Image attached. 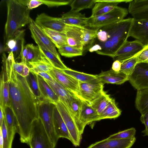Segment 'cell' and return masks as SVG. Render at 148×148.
I'll use <instances>...</instances> for the list:
<instances>
[{"instance_id":"cell-1","label":"cell","mask_w":148,"mask_h":148,"mask_svg":"<svg viewBox=\"0 0 148 148\" xmlns=\"http://www.w3.org/2000/svg\"><path fill=\"white\" fill-rule=\"evenodd\" d=\"M12 61H4L3 72L9 84L11 106L17 119L20 141L28 144L32 123L39 117L38 100L26 78L13 70Z\"/></svg>"},{"instance_id":"cell-2","label":"cell","mask_w":148,"mask_h":148,"mask_svg":"<svg viewBox=\"0 0 148 148\" xmlns=\"http://www.w3.org/2000/svg\"><path fill=\"white\" fill-rule=\"evenodd\" d=\"M134 20L133 18L124 19L97 28L95 41L88 51L113 58L127 41Z\"/></svg>"},{"instance_id":"cell-3","label":"cell","mask_w":148,"mask_h":148,"mask_svg":"<svg viewBox=\"0 0 148 148\" xmlns=\"http://www.w3.org/2000/svg\"><path fill=\"white\" fill-rule=\"evenodd\" d=\"M7 15L5 27V43L22 27L29 24L30 10L21 0L6 1Z\"/></svg>"},{"instance_id":"cell-4","label":"cell","mask_w":148,"mask_h":148,"mask_svg":"<svg viewBox=\"0 0 148 148\" xmlns=\"http://www.w3.org/2000/svg\"><path fill=\"white\" fill-rule=\"evenodd\" d=\"M55 106L62 117L68 130L71 142L75 147L79 146L86 125L75 116L72 111L59 100Z\"/></svg>"},{"instance_id":"cell-5","label":"cell","mask_w":148,"mask_h":148,"mask_svg":"<svg viewBox=\"0 0 148 148\" xmlns=\"http://www.w3.org/2000/svg\"><path fill=\"white\" fill-rule=\"evenodd\" d=\"M37 105L39 117L54 148L59 139L55 133L54 126L53 112L55 105L48 100L43 99L38 101Z\"/></svg>"},{"instance_id":"cell-6","label":"cell","mask_w":148,"mask_h":148,"mask_svg":"<svg viewBox=\"0 0 148 148\" xmlns=\"http://www.w3.org/2000/svg\"><path fill=\"white\" fill-rule=\"evenodd\" d=\"M128 13L127 9L117 6L109 12L87 18L85 27L97 29L121 21L124 19Z\"/></svg>"},{"instance_id":"cell-7","label":"cell","mask_w":148,"mask_h":148,"mask_svg":"<svg viewBox=\"0 0 148 148\" xmlns=\"http://www.w3.org/2000/svg\"><path fill=\"white\" fill-rule=\"evenodd\" d=\"M28 144L30 148H53L39 117L32 123Z\"/></svg>"},{"instance_id":"cell-8","label":"cell","mask_w":148,"mask_h":148,"mask_svg":"<svg viewBox=\"0 0 148 148\" xmlns=\"http://www.w3.org/2000/svg\"><path fill=\"white\" fill-rule=\"evenodd\" d=\"M103 85L98 79L91 83L79 82V90L77 96L90 104L104 92Z\"/></svg>"},{"instance_id":"cell-9","label":"cell","mask_w":148,"mask_h":148,"mask_svg":"<svg viewBox=\"0 0 148 148\" xmlns=\"http://www.w3.org/2000/svg\"><path fill=\"white\" fill-rule=\"evenodd\" d=\"M129 77L128 81L137 90L148 88V64H137L133 73Z\"/></svg>"},{"instance_id":"cell-10","label":"cell","mask_w":148,"mask_h":148,"mask_svg":"<svg viewBox=\"0 0 148 148\" xmlns=\"http://www.w3.org/2000/svg\"><path fill=\"white\" fill-rule=\"evenodd\" d=\"M145 46L137 40L127 41L117 51L113 58L114 61H121L129 59L136 56Z\"/></svg>"},{"instance_id":"cell-11","label":"cell","mask_w":148,"mask_h":148,"mask_svg":"<svg viewBox=\"0 0 148 148\" xmlns=\"http://www.w3.org/2000/svg\"><path fill=\"white\" fill-rule=\"evenodd\" d=\"M35 21L42 29L48 28L65 34L69 26L60 21L58 18L51 17L45 13L38 14Z\"/></svg>"},{"instance_id":"cell-12","label":"cell","mask_w":148,"mask_h":148,"mask_svg":"<svg viewBox=\"0 0 148 148\" xmlns=\"http://www.w3.org/2000/svg\"><path fill=\"white\" fill-rule=\"evenodd\" d=\"M29 29L31 36L42 43L47 49L58 58H60L56 49V47L43 29L32 18L29 24Z\"/></svg>"},{"instance_id":"cell-13","label":"cell","mask_w":148,"mask_h":148,"mask_svg":"<svg viewBox=\"0 0 148 148\" xmlns=\"http://www.w3.org/2000/svg\"><path fill=\"white\" fill-rule=\"evenodd\" d=\"M52 77L68 90L77 95L79 90V82L61 70L53 67L49 73Z\"/></svg>"},{"instance_id":"cell-14","label":"cell","mask_w":148,"mask_h":148,"mask_svg":"<svg viewBox=\"0 0 148 148\" xmlns=\"http://www.w3.org/2000/svg\"><path fill=\"white\" fill-rule=\"evenodd\" d=\"M129 37L138 40L144 46L148 45V19L134 20Z\"/></svg>"},{"instance_id":"cell-15","label":"cell","mask_w":148,"mask_h":148,"mask_svg":"<svg viewBox=\"0 0 148 148\" xmlns=\"http://www.w3.org/2000/svg\"><path fill=\"white\" fill-rule=\"evenodd\" d=\"M136 139L135 137L125 139L106 138L91 144L87 148H131Z\"/></svg>"},{"instance_id":"cell-16","label":"cell","mask_w":148,"mask_h":148,"mask_svg":"<svg viewBox=\"0 0 148 148\" xmlns=\"http://www.w3.org/2000/svg\"><path fill=\"white\" fill-rule=\"evenodd\" d=\"M128 10L134 20L147 19L148 0H131Z\"/></svg>"},{"instance_id":"cell-17","label":"cell","mask_w":148,"mask_h":148,"mask_svg":"<svg viewBox=\"0 0 148 148\" xmlns=\"http://www.w3.org/2000/svg\"><path fill=\"white\" fill-rule=\"evenodd\" d=\"M96 76L97 79L103 84H112L120 85L129 79V77L121 71L116 72L111 69L102 71Z\"/></svg>"},{"instance_id":"cell-18","label":"cell","mask_w":148,"mask_h":148,"mask_svg":"<svg viewBox=\"0 0 148 148\" xmlns=\"http://www.w3.org/2000/svg\"><path fill=\"white\" fill-rule=\"evenodd\" d=\"M85 27L69 25L65 33L67 38V44L82 50L83 32Z\"/></svg>"},{"instance_id":"cell-19","label":"cell","mask_w":148,"mask_h":148,"mask_svg":"<svg viewBox=\"0 0 148 148\" xmlns=\"http://www.w3.org/2000/svg\"><path fill=\"white\" fill-rule=\"evenodd\" d=\"M131 0H96L91 16L103 14L114 10L121 2L129 3Z\"/></svg>"},{"instance_id":"cell-20","label":"cell","mask_w":148,"mask_h":148,"mask_svg":"<svg viewBox=\"0 0 148 148\" xmlns=\"http://www.w3.org/2000/svg\"><path fill=\"white\" fill-rule=\"evenodd\" d=\"M52 82L45 80L58 97L60 101L70 109L71 103L72 99L77 96L58 82L54 79Z\"/></svg>"},{"instance_id":"cell-21","label":"cell","mask_w":148,"mask_h":148,"mask_svg":"<svg viewBox=\"0 0 148 148\" xmlns=\"http://www.w3.org/2000/svg\"><path fill=\"white\" fill-rule=\"evenodd\" d=\"M58 18L60 21L67 25L85 27L87 19L85 14L71 10Z\"/></svg>"},{"instance_id":"cell-22","label":"cell","mask_w":148,"mask_h":148,"mask_svg":"<svg viewBox=\"0 0 148 148\" xmlns=\"http://www.w3.org/2000/svg\"><path fill=\"white\" fill-rule=\"evenodd\" d=\"M82 109L79 119L86 125L93 122L100 121L99 115L90 104L82 100Z\"/></svg>"},{"instance_id":"cell-23","label":"cell","mask_w":148,"mask_h":148,"mask_svg":"<svg viewBox=\"0 0 148 148\" xmlns=\"http://www.w3.org/2000/svg\"><path fill=\"white\" fill-rule=\"evenodd\" d=\"M53 118L55 131L58 138H65L71 141L66 126L56 106L54 110Z\"/></svg>"},{"instance_id":"cell-24","label":"cell","mask_w":148,"mask_h":148,"mask_svg":"<svg viewBox=\"0 0 148 148\" xmlns=\"http://www.w3.org/2000/svg\"><path fill=\"white\" fill-rule=\"evenodd\" d=\"M37 78L39 88L42 98L55 104L60 100L58 97L43 78L38 75Z\"/></svg>"},{"instance_id":"cell-25","label":"cell","mask_w":148,"mask_h":148,"mask_svg":"<svg viewBox=\"0 0 148 148\" xmlns=\"http://www.w3.org/2000/svg\"><path fill=\"white\" fill-rule=\"evenodd\" d=\"M10 106L11 103L9 84L3 72L0 78V107L3 112L6 107Z\"/></svg>"},{"instance_id":"cell-26","label":"cell","mask_w":148,"mask_h":148,"mask_svg":"<svg viewBox=\"0 0 148 148\" xmlns=\"http://www.w3.org/2000/svg\"><path fill=\"white\" fill-rule=\"evenodd\" d=\"M135 104L141 115L148 112V88L137 90Z\"/></svg>"},{"instance_id":"cell-27","label":"cell","mask_w":148,"mask_h":148,"mask_svg":"<svg viewBox=\"0 0 148 148\" xmlns=\"http://www.w3.org/2000/svg\"><path fill=\"white\" fill-rule=\"evenodd\" d=\"M3 113L8 130L18 133V127L17 119L11 106L6 107Z\"/></svg>"},{"instance_id":"cell-28","label":"cell","mask_w":148,"mask_h":148,"mask_svg":"<svg viewBox=\"0 0 148 148\" xmlns=\"http://www.w3.org/2000/svg\"><path fill=\"white\" fill-rule=\"evenodd\" d=\"M97 31V28H84L83 36V54L88 51L93 45L96 38Z\"/></svg>"},{"instance_id":"cell-29","label":"cell","mask_w":148,"mask_h":148,"mask_svg":"<svg viewBox=\"0 0 148 148\" xmlns=\"http://www.w3.org/2000/svg\"><path fill=\"white\" fill-rule=\"evenodd\" d=\"M121 114V111L116 106L114 99L112 98L107 107L99 115V120L116 118Z\"/></svg>"},{"instance_id":"cell-30","label":"cell","mask_w":148,"mask_h":148,"mask_svg":"<svg viewBox=\"0 0 148 148\" xmlns=\"http://www.w3.org/2000/svg\"><path fill=\"white\" fill-rule=\"evenodd\" d=\"M27 49V56L25 59V64L28 65L29 62H35L46 59L41 53L38 46L32 44L26 45Z\"/></svg>"},{"instance_id":"cell-31","label":"cell","mask_w":148,"mask_h":148,"mask_svg":"<svg viewBox=\"0 0 148 148\" xmlns=\"http://www.w3.org/2000/svg\"><path fill=\"white\" fill-rule=\"evenodd\" d=\"M42 29L58 49L67 44V38L65 34L48 28Z\"/></svg>"},{"instance_id":"cell-32","label":"cell","mask_w":148,"mask_h":148,"mask_svg":"<svg viewBox=\"0 0 148 148\" xmlns=\"http://www.w3.org/2000/svg\"><path fill=\"white\" fill-rule=\"evenodd\" d=\"M38 47L46 59L53 67L61 70L69 68L64 64L60 58L58 57L49 51L43 48Z\"/></svg>"},{"instance_id":"cell-33","label":"cell","mask_w":148,"mask_h":148,"mask_svg":"<svg viewBox=\"0 0 148 148\" xmlns=\"http://www.w3.org/2000/svg\"><path fill=\"white\" fill-rule=\"evenodd\" d=\"M60 70L80 82L91 83L97 79L96 75H91L78 72L69 68L67 69Z\"/></svg>"},{"instance_id":"cell-34","label":"cell","mask_w":148,"mask_h":148,"mask_svg":"<svg viewBox=\"0 0 148 148\" xmlns=\"http://www.w3.org/2000/svg\"><path fill=\"white\" fill-rule=\"evenodd\" d=\"M111 98L110 95L104 91L90 105L99 115L107 107Z\"/></svg>"},{"instance_id":"cell-35","label":"cell","mask_w":148,"mask_h":148,"mask_svg":"<svg viewBox=\"0 0 148 148\" xmlns=\"http://www.w3.org/2000/svg\"><path fill=\"white\" fill-rule=\"evenodd\" d=\"M58 51L62 56L67 58H72L83 55L82 49L67 44L60 47L58 49Z\"/></svg>"},{"instance_id":"cell-36","label":"cell","mask_w":148,"mask_h":148,"mask_svg":"<svg viewBox=\"0 0 148 148\" xmlns=\"http://www.w3.org/2000/svg\"><path fill=\"white\" fill-rule=\"evenodd\" d=\"M26 78L38 101L43 99L39 88L37 75L30 72L29 75Z\"/></svg>"},{"instance_id":"cell-37","label":"cell","mask_w":148,"mask_h":148,"mask_svg":"<svg viewBox=\"0 0 148 148\" xmlns=\"http://www.w3.org/2000/svg\"><path fill=\"white\" fill-rule=\"evenodd\" d=\"M96 3V0H73L70 4V10L79 12L82 10L91 8Z\"/></svg>"},{"instance_id":"cell-38","label":"cell","mask_w":148,"mask_h":148,"mask_svg":"<svg viewBox=\"0 0 148 148\" xmlns=\"http://www.w3.org/2000/svg\"><path fill=\"white\" fill-rule=\"evenodd\" d=\"M1 128L3 140V148H12L15 133L8 131L4 118Z\"/></svg>"},{"instance_id":"cell-39","label":"cell","mask_w":148,"mask_h":148,"mask_svg":"<svg viewBox=\"0 0 148 148\" xmlns=\"http://www.w3.org/2000/svg\"><path fill=\"white\" fill-rule=\"evenodd\" d=\"M135 56L123 61H121L122 64L120 71L128 76L132 74L136 66L138 64Z\"/></svg>"},{"instance_id":"cell-40","label":"cell","mask_w":148,"mask_h":148,"mask_svg":"<svg viewBox=\"0 0 148 148\" xmlns=\"http://www.w3.org/2000/svg\"><path fill=\"white\" fill-rule=\"evenodd\" d=\"M27 66L29 68H32L39 71L49 73L53 67L46 59L35 62H29Z\"/></svg>"},{"instance_id":"cell-41","label":"cell","mask_w":148,"mask_h":148,"mask_svg":"<svg viewBox=\"0 0 148 148\" xmlns=\"http://www.w3.org/2000/svg\"><path fill=\"white\" fill-rule=\"evenodd\" d=\"M136 130L133 127L119 132L109 136V139H125L134 137L136 134Z\"/></svg>"},{"instance_id":"cell-42","label":"cell","mask_w":148,"mask_h":148,"mask_svg":"<svg viewBox=\"0 0 148 148\" xmlns=\"http://www.w3.org/2000/svg\"><path fill=\"white\" fill-rule=\"evenodd\" d=\"M12 66L14 71L22 77H26L29 74L30 69L27 65L21 62H16L14 58L13 59Z\"/></svg>"},{"instance_id":"cell-43","label":"cell","mask_w":148,"mask_h":148,"mask_svg":"<svg viewBox=\"0 0 148 148\" xmlns=\"http://www.w3.org/2000/svg\"><path fill=\"white\" fill-rule=\"evenodd\" d=\"M82 100L77 96L72 99L71 103V109L72 112L78 118L82 109Z\"/></svg>"},{"instance_id":"cell-44","label":"cell","mask_w":148,"mask_h":148,"mask_svg":"<svg viewBox=\"0 0 148 148\" xmlns=\"http://www.w3.org/2000/svg\"><path fill=\"white\" fill-rule=\"evenodd\" d=\"M42 4L48 7H58L70 4L73 1L71 0H40Z\"/></svg>"},{"instance_id":"cell-45","label":"cell","mask_w":148,"mask_h":148,"mask_svg":"<svg viewBox=\"0 0 148 148\" xmlns=\"http://www.w3.org/2000/svg\"><path fill=\"white\" fill-rule=\"evenodd\" d=\"M135 57L138 63L148 64V45L145 46L144 48Z\"/></svg>"},{"instance_id":"cell-46","label":"cell","mask_w":148,"mask_h":148,"mask_svg":"<svg viewBox=\"0 0 148 148\" xmlns=\"http://www.w3.org/2000/svg\"><path fill=\"white\" fill-rule=\"evenodd\" d=\"M30 72L33 73L37 75H39L45 80L53 82L54 81V79L48 73L39 71L35 69L30 68Z\"/></svg>"},{"instance_id":"cell-47","label":"cell","mask_w":148,"mask_h":148,"mask_svg":"<svg viewBox=\"0 0 148 148\" xmlns=\"http://www.w3.org/2000/svg\"><path fill=\"white\" fill-rule=\"evenodd\" d=\"M140 120L145 125V129L141 132L143 134V136H148V112L143 114L141 115Z\"/></svg>"},{"instance_id":"cell-48","label":"cell","mask_w":148,"mask_h":148,"mask_svg":"<svg viewBox=\"0 0 148 148\" xmlns=\"http://www.w3.org/2000/svg\"><path fill=\"white\" fill-rule=\"evenodd\" d=\"M42 4L40 0H27L26 5L30 10Z\"/></svg>"},{"instance_id":"cell-49","label":"cell","mask_w":148,"mask_h":148,"mask_svg":"<svg viewBox=\"0 0 148 148\" xmlns=\"http://www.w3.org/2000/svg\"><path fill=\"white\" fill-rule=\"evenodd\" d=\"M122 62L119 60H114L113 62L111 69L116 71L119 72L121 71Z\"/></svg>"},{"instance_id":"cell-50","label":"cell","mask_w":148,"mask_h":148,"mask_svg":"<svg viewBox=\"0 0 148 148\" xmlns=\"http://www.w3.org/2000/svg\"><path fill=\"white\" fill-rule=\"evenodd\" d=\"M27 49L26 46H24L21 55V62L25 64V59L27 56Z\"/></svg>"},{"instance_id":"cell-51","label":"cell","mask_w":148,"mask_h":148,"mask_svg":"<svg viewBox=\"0 0 148 148\" xmlns=\"http://www.w3.org/2000/svg\"><path fill=\"white\" fill-rule=\"evenodd\" d=\"M0 127H1L4 118V116L2 108L0 107Z\"/></svg>"},{"instance_id":"cell-52","label":"cell","mask_w":148,"mask_h":148,"mask_svg":"<svg viewBox=\"0 0 148 148\" xmlns=\"http://www.w3.org/2000/svg\"><path fill=\"white\" fill-rule=\"evenodd\" d=\"M0 148H3V140L2 133L0 128Z\"/></svg>"},{"instance_id":"cell-53","label":"cell","mask_w":148,"mask_h":148,"mask_svg":"<svg viewBox=\"0 0 148 148\" xmlns=\"http://www.w3.org/2000/svg\"><path fill=\"white\" fill-rule=\"evenodd\" d=\"M0 53H1L2 52H3V51H5V49L3 48V45L1 44H0Z\"/></svg>"},{"instance_id":"cell-54","label":"cell","mask_w":148,"mask_h":148,"mask_svg":"<svg viewBox=\"0 0 148 148\" xmlns=\"http://www.w3.org/2000/svg\"><path fill=\"white\" fill-rule=\"evenodd\" d=\"M148 148V147H147V148Z\"/></svg>"}]
</instances>
